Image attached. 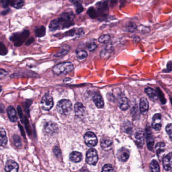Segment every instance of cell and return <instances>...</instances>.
<instances>
[{"instance_id":"obj_16","label":"cell","mask_w":172,"mask_h":172,"mask_svg":"<svg viewBox=\"0 0 172 172\" xmlns=\"http://www.w3.org/2000/svg\"><path fill=\"white\" fill-rule=\"evenodd\" d=\"M163 167L166 171H170L172 168V153L167 155L163 159Z\"/></svg>"},{"instance_id":"obj_7","label":"cell","mask_w":172,"mask_h":172,"mask_svg":"<svg viewBox=\"0 0 172 172\" xmlns=\"http://www.w3.org/2000/svg\"><path fill=\"white\" fill-rule=\"evenodd\" d=\"M84 139L86 145L89 147H95L98 142L97 137L94 133L92 132L86 133L84 136Z\"/></svg>"},{"instance_id":"obj_40","label":"cell","mask_w":172,"mask_h":172,"mask_svg":"<svg viewBox=\"0 0 172 172\" xmlns=\"http://www.w3.org/2000/svg\"><path fill=\"white\" fill-rule=\"evenodd\" d=\"M87 13L90 17L93 18L96 17V11H95V10L93 8H89V10H88Z\"/></svg>"},{"instance_id":"obj_6","label":"cell","mask_w":172,"mask_h":172,"mask_svg":"<svg viewBox=\"0 0 172 172\" xmlns=\"http://www.w3.org/2000/svg\"><path fill=\"white\" fill-rule=\"evenodd\" d=\"M42 109L45 111H49L54 105V101L51 96L46 94L42 98L40 102Z\"/></svg>"},{"instance_id":"obj_10","label":"cell","mask_w":172,"mask_h":172,"mask_svg":"<svg viewBox=\"0 0 172 172\" xmlns=\"http://www.w3.org/2000/svg\"><path fill=\"white\" fill-rule=\"evenodd\" d=\"M162 125V117L160 114H156L153 116L152 121V127L154 130L159 131L161 130Z\"/></svg>"},{"instance_id":"obj_28","label":"cell","mask_w":172,"mask_h":172,"mask_svg":"<svg viewBox=\"0 0 172 172\" xmlns=\"http://www.w3.org/2000/svg\"><path fill=\"white\" fill-rule=\"evenodd\" d=\"M76 57L79 60H84L87 57V53L85 50H80L76 53Z\"/></svg>"},{"instance_id":"obj_1","label":"cell","mask_w":172,"mask_h":172,"mask_svg":"<svg viewBox=\"0 0 172 172\" xmlns=\"http://www.w3.org/2000/svg\"><path fill=\"white\" fill-rule=\"evenodd\" d=\"M75 15L72 12H64L60 17L54 19L50 22L49 28L51 31L68 28L73 25Z\"/></svg>"},{"instance_id":"obj_13","label":"cell","mask_w":172,"mask_h":172,"mask_svg":"<svg viewBox=\"0 0 172 172\" xmlns=\"http://www.w3.org/2000/svg\"><path fill=\"white\" fill-rule=\"evenodd\" d=\"M129 150L125 147H122L120 148L118 150L117 153V156L119 159L120 161L125 162L127 161L128 159H129Z\"/></svg>"},{"instance_id":"obj_24","label":"cell","mask_w":172,"mask_h":172,"mask_svg":"<svg viewBox=\"0 0 172 172\" xmlns=\"http://www.w3.org/2000/svg\"><path fill=\"white\" fill-rule=\"evenodd\" d=\"M165 144L164 142H159L156 144V155L159 158V156H161L162 153H164L165 150Z\"/></svg>"},{"instance_id":"obj_29","label":"cell","mask_w":172,"mask_h":172,"mask_svg":"<svg viewBox=\"0 0 172 172\" xmlns=\"http://www.w3.org/2000/svg\"><path fill=\"white\" fill-rule=\"evenodd\" d=\"M69 49H70L68 46H64V48L61 49L58 53H57L56 55H55V56H56V57H60L61 56H64L68 52Z\"/></svg>"},{"instance_id":"obj_8","label":"cell","mask_w":172,"mask_h":172,"mask_svg":"<svg viewBox=\"0 0 172 172\" xmlns=\"http://www.w3.org/2000/svg\"><path fill=\"white\" fill-rule=\"evenodd\" d=\"M43 129L46 134L54 135L58 131V127L56 123L49 121L45 123L43 126Z\"/></svg>"},{"instance_id":"obj_37","label":"cell","mask_w":172,"mask_h":172,"mask_svg":"<svg viewBox=\"0 0 172 172\" xmlns=\"http://www.w3.org/2000/svg\"><path fill=\"white\" fill-rule=\"evenodd\" d=\"M102 172H115L114 169L111 165H105L102 168Z\"/></svg>"},{"instance_id":"obj_33","label":"cell","mask_w":172,"mask_h":172,"mask_svg":"<svg viewBox=\"0 0 172 172\" xmlns=\"http://www.w3.org/2000/svg\"><path fill=\"white\" fill-rule=\"evenodd\" d=\"M13 141L14 145L16 147H21V145H22V142H21L20 137H19V136L17 135H15L13 136Z\"/></svg>"},{"instance_id":"obj_22","label":"cell","mask_w":172,"mask_h":172,"mask_svg":"<svg viewBox=\"0 0 172 172\" xmlns=\"http://www.w3.org/2000/svg\"><path fill=\"white\" fill-rule=\"evenodd\" d=\"M144 91L148 95V96L153 100H156L159 99L158 93L155 89L150 87H147L145 88Z\"/></svg>"},{"instance_id":"obj_45","label":"cell","mask_w":172,"mask_h":172,"mask_svg":"<svg viewBox=\"0 0 172 172\" xmlns=\"http://www.w3.org/2000/svg\"><path fill=\"white\" fill-rule=\"evenodd\" d=\"M34 40V38H32V37H31V38H29V40H27V41L26 42L25 45H29L31 44V43H33Z\"/></svg>"},{"instance_id":"obj_42","label":"cell","mask_w":172,"mask_h":172,"mask_svg":"<svg viewBox=\"0 0 172 172\" xmlns=\"http://www.w3.org/2000/svg\"><path fill=\"white\" fill-rule=\"evenodd\" d=\"M132 126L131 125L130 123L128 124V126L126 124V126H124V130L125 132H126L127 133H129V132H131V131L132 130Z\"/></svg>"},{"instance_id":"obj_23","label":"cell","mask_w":172,"mask_h":172,"mask_svg":"<svg viewBox=\"0 0 172 172\" xmlns=\"http://www.w3.org/2000/svg\"><path fill=\"white\" fill-rule=\"evenodd\" d=\"M7 142L8 139L6 131L3 128L0 127V146L4 147L7 145Z\"/></svg>"},{"instance_id":"obj_44","label":"cell","mask_w":172,"mask_h":172,"mask_svg":"<svg viewBox=\"0 0 172 172\" xmlns=\"http://www.w3.org/2000/svg\"><path fill=\"white\" fill-rule=\"evenodd\" d=\"M172 61H170L168 63L167 66V69L168 72H170L172 71Z\"/></svg>"},{"instance_id":"obj_27","label":"cell","mask_w":172,"mask_h":172,"mask_svg":"<svg viewBox=\"0 0 172 172\" xmlns=\"http://www.w3.org/2000/svg\"><path fill=\"white\" fill-rule=\"evenodd\" d=\"M150 168L151 172H160L159 165L157 161L153 160L150 164Z\"/></svg>"},{"instance_id":"obj_38","label":"cell","mask_w":172,"mask_h":172,"mask_svg":"<svg viewBox=\"0 0 172 172\" xmlns=\"http://www.w3.org/2000/svg\"><path fill=\"white\" fill-rule=\"evenodd\" d=\"M53 152L54 153L55 155L58 158H60L61 156V152L60 150L58 147H55L53 148Z\"/></svg>"},{"instance_id":"obj_12","label":"cell","mask_w":172,"mask_h":172,"mask_svg":"<svg viewBox=\"0 0 172 172\" xmlns=\"http://www.w3.org/2000/svg\"><path fill=\"white\" fill-rule=\"evenodd\" d=\"M5 170L6 172H18L19 170V166L15 161L8 160L6 164Z\"/></svg>"},{"instance_id":"obj_35","label":"cell","mask_w":172,"mask_h":172,"mask_svg":"<svg viewBox=\"0 0 172 172\" xmlns=\"http://www.w3.org/2000/svg\"><path fill=\"white\" fill-rule=\"evenodd\" d=\"M86 46L87 47L88 49H89V51H93L97 48V46L94 41H90L86 43Z\"/></svg>"},{"instance_id":"obj_43","label":"cell","mask_w":172,"mask_h":172,"mask_svg":"<svg viewBox=\"0 0 172 172\" xmlns=\"http://www.w3.org/2000/svg\"><path fill=\"white\" fill-rule=\"evenodd\" d=\"M10 1L4 0V1H1L0 3H1V5L4 8H7L8 6L10 5Z\"/></svg>"},{"instance_id":"obj_41","label":"cell","mask_w":172,"mask_h":172,"mask_svg":"<svg viewBox=\"0 0 172 172\" xmlns=\"http://www.w3.org/2000/svg\"><path fill=\"white\" fill-rule=\"evenodd\" d=\"M8 72L5 70L0 69V80L6 76L7 75H8Z\"/></svg>"},{"instance_id":"obj_25","label":"cell","mask_w":172,"mask_h":172,"mask_svg":"<svg viewBox=\"0 0 172 172\" xmlns=\"http://www.w3.org/2000/svg\"><path fill=\"white\" fill-rule=\"evenodd\" d=\"M46 28L43 26H40L35 28V35L38 37H44L46 35Z\"/></svg>"},{"instance_id":"obj_49","label":"cell","mask_w":172,"mask_h":172,"mask_svg":"<svg viewBox=\"0 0 172 172\" xmlns=\"http://www.w3.org/2000/svg\"><path fill=\"white\" fill-rule=\"evenodd\" d=\"M2 91V87L1 86H0V93H1V91Z\"/></svg>"},{"instance_id":"obj_9","label":"cell","mask_w":172,"mask_h":172,"mask_svg":"<svg viewBox=\"0 0 172 172\" xmlns=\"http://www.w3.org/2000/svg\"><path fill=\"white\" fill-rule=\"evenodd\" d=\"M76 116L79 119H83L86 115V108L81 102H77L74 105Z\"/></svg>"},{"instance_id":"obj_4","label":"cell","mask_w":172,"mask_h":172,"mask_svg":"<svg viewBox=\"0 0 172 172\" xmlns=\"http://www.w3.org/2000/svg\"><path fill=\"white\" fill-rule=\"evenodd\" d=\"M29 35V31L28 30H25L20 33H17L12 35L10 37V40L14 43L15 46H19L22 45L25 40L27 39Z\"/></svg>"},{"instance_id":"obj_34","label":"cell","mask_w":172,"mask_h":172,"mask_svg":"<svg viewBox=\"0 0 172 172\" xmlns=\"http://www.w3.org/2000/svg\"><path fill=\"white\" fill-rule=\"evenodd\" d=\"M70 2L74 3L76 7V11L77 14H79V13H82V11L83 10V7L82 6L81 4L78 1H70Z\"/></svg>"},{"instance_id":"obj_11","label":"cell","mask_w":172,"mask_h":172,"mask_svg":"<svg viewBox=\"0 0 172 172\" xmlns=\"http://www.w3.org/2000/svg\"><path fill=\"white\" fill-rule=\"evenodd\" d=\"M146 134L147 148L150 150H153L154 145V138L151 132V129L149 127H147L146 129Z\"/></svg>"},{"instance_id":"obj_5","label":"cell","mask_w":172,"mask_h":172,"mask_svg":"<svg viewBox=\"0 0 172 172\" xmlns=\"http://www.w3.org/2000/svg\"><path fill=\"white\" fill-rule=\"evenodd\" d=\"M99 157L96 150L94 148H90L86 153V162L89 165H96L98 162Z\"/></svg>"},{"instance_id":"obj_2","label":"cell","mask_w":172,"mask_h":172,"mask_svg":"<svg viewBox=\"0 0 172 172\" xmlns=\"http://www.w3.org/2000/svg\"><path fill=\"white\" fill-rule=\"evenodd\" d=\"M74 67L72 63H62L55 66L53 69L54 73L56 75H66L70 72H72Z\"/></svg>"},{"instance_id":"obj_30","label":"cell","mask_w":172,"mask_h":172,"mask_svg":"<svg viewBox=\"0 0 172 172\" xmlns=\"http://www.w3.org/2000/svg\"><path fill=\"white\" fill-rule=\"evenodd\" d=\"M111 40V37L108 34H104L99 37L98 40L99 43H107L110 42Z\"/></svg>"},{"instance_id":"obj_39","label":"cell","mask_w":172,"mask_h":172,"mask_svg":"<svg viewBox=\"0 0 172 172\" xmlns=\"http://www.w3.org/2000/svg\"><path fill=\"white\" fill-rule=\"evenodd\" d=\"M166 130L168 134L170 136V138L172 139V124L170 123L169 124L167 125L166 126Z\"/></svg>"},{"instance_id":"obj_20","label":"cell","mask_w":172,"mask_h":172,"mask_svg":"<svg viewBox=\"0 0 172 172\" xmlns=\"http://www.w3.org/2000/svg\"><path fill=\"white\" fill-rule=\"evenodd\" d=\"M7 113L10 121L13 122L17 121V117L15 108L12 106H10L7 108Z\"/></svg>"},{"instance_id":"obj_48","label":"cell","mask_w":172,"mask_h":172,"mask_svg":"<svg viewBox=\"0 0 172 172\" xmlns=\"http://www.w3.org/2000/svg\"><path fill=\"white\" fill-rule=\"evenodd\" d=\"M89 172L88 170L87 169H86V168H83V169H82V170H81V172Z\"/></svg>"},{"instance_id":"obj_21","label":"cell","mask_w":172,"mask_h":172,"mask_svg":"<svg viewBox=\"0 0 172 172\" xmlns=\"http://www.w3.org/2000/svg\"><path fill=\"white\" fill-rule=\"evenodd\" d=\"M71 161L74 163H79L82 159V153L78 151H73L70 153L69 156Z\"/></svg>"},{"instance_id":"obj_46","label":"cell","mask_w":172,"mask_h":172,"mask_svg":"<svg viewBox=\"0 0 172 172\" xmlns=\"http://www.w3.org/2000/svg\"><path fill=\"white\" fill-rule=\"evenodd\" d=\"M4 109H5L4 105L3 104H0V113H4Z\"/></svg>"},{"instance_id":"obj_31","label":"cell","mask_w":172,"mask_h":172,"mask_svg":"<svg viewBox=\"0 0 172 172\" xmlns=\"http://www.w3.org/2000/svg\"><path fill=\"white\" fill-rule=\"evenodd\" d=\"M126 29L129 32H133L137 29V26L134 23L130 22L126 25Z\"/></svg>"},{"instance_id":"obj_14","label":"cell","mask_w":172,"mask_h":172,"mask_svg":"<svg viewBox=\"0 0 172 172\" xmlns=\"http://www.w3.org/2000/svg\"><path fill=\"white\" fill-rule=\"evenodd\" d=\"M139 108L140 112L142 114L145 115L147 113L149 108V103L145 97H142L140 99Z\"/></svg>"},{"instance_id":"obj_17","label":"cell","mask_w":172,"mask_h":172,"mask_svg":"<svg viewBox=\"0 0 172 172\" xmlns=\"http://www.w3.org/2000/svg\"><path fill=\"white\" fill-rule=\"evenodd\" d=\"M144 134L142 130L137 131L135 134L136 143L139 147H142L144 144Z\"/></svg>"},{"instance_id":"obj_3","label":"cell","mask_w":172,"mask_h":172,"mask_svg":"<svg viewBox=\"0 0 172 172\" xmlns=\"http://www.w3.org/2000/svg\"><path fill=\"white\" fill-rule=\"evenodd\" d=\"M57 110L58 112L61 114L64 115H69L72 111V102L68 99H61L57 103Z\"/></svg>"},{"instance_id":"obj_18","label":"cell","mask_w":172,"mask_h":172,"mask_svg":"<svg viewBox=\"0 0 172 172\" xmlns=\"http://www.w3.org/2000/svg\"><path fill=\"white\" fill-rule=\"evenodd\" d=\"M113 142L110 139L103 138L100 141V145L102 150L105 151H108L112 148Z\"/></svg>"},{"instance_id":"obj_32","label":"cell","mask_w":172,"mask_h":172,"mask_svg":"<svg viewBox=\"0 0 172 172\" xmlns=\"http://www.w3.org/2000/svg\"><path fill=\"white\" fill-rule=\"evenodd\" d=\"M112 53V50L111 49L105 48V49H102V51L100 53V56L102 57L108 58L110 57V55Z\"/></svg>"},{"instance_id":"obj_19","label":"cell","mask_w":172,"mask_h":172,"mask_svg":"<svg viewBox=\"0 0 172 172\" xmlns=\"http://www.w3.org/2000/svg\"><path fill=\"white\" fill-rule=\"evenodd\" d=\"M93 102L98 108H102L104 107V101L102 96L99 94H96L93 97Z\"/></svg>"},{"instance_id":"obj_15","label":"cell","mask_w":172,"mask_h":172,"mask_svg":"<svg viewBox=\"0 0 172 172\" xmlns=\"http://www.w3.org/2000/svg\"><path fill=\"white\" fill-rule=\"evenodd\" d=\"M118 104L120 108L123 111H126L129 108L128 100L124 96H120L118 97Z\"/></svg>"},{"instance_id":"obj_36","label":"cell","mask_w":172,"mask_h":172,"mask_svg":"<svg viewBox=\"0 0 172 172\" xmlns=\"http://www.w3.org/2000/svg\"><path fill=\"white\" fill-rule=\"evenodd\" d=\"M8 53V49L5 45L1 42H0V55L5 56Z\"/></svg>"},{"instance_id":"obj_26","label":"cell","mask_w":172,"mask_h":172,"mask_svg":"<svg viewBox=\"0 0 172 172\" xmlns=\"http://www.w3.org/2000/svg\"><path fill=\"white\" fill-rule=\"evenodd\" d=\"M24 1L22 0L10 1V5L16 9H20L24 6Z\"/></svg>"},{"instance_id":"obj_47","label":"cell","mask_w":172,"mask_h":172,"mask_svg":"<svg viewBox=\"0 0 172 172\" xmlns=\"http://www.w3.org/2000/svg\"><path fill=\"white\" fill-rule=\"evenodd\" d=\"M71 80V79L70 78H66L64 79V80H63V82H65V83H67V82H70Z\"/></svg>"}]
</instances>
